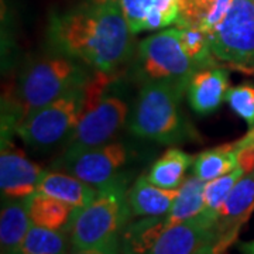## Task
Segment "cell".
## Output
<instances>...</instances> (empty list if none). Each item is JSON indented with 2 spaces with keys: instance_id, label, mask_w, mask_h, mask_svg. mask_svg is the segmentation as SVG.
I'll use <instances>...</instances> for the list:
<instances>
[{
  "instance_id": "1f68e13d",
  "label": "cell",
  "mask_w": 254,
  "mask_h": 254,
  "mask_svg": "<svg viewBox=\"0 0 254 254\" xmlns=\"http://www.w3.org/2000/svg\"><path fill=\"white\" fill-rule=\"evenodd\" d=\"M253 1H254V0H253Z\"/></svg>"
},
{
  "instance_id": "2e32d148",
  "label": "cell",
  "mask_w": 254,
  "mask_h": 254,
  "mask_svg": "<svg viewBox=\"0 0 254 254\" xmlns=\"http://www.w3.org/2000/svg\"><path fill=\"white\" fill-rule=\"evenodd\" d=\"M33 222L28 215L26 199H6L0 215L1 254H20L24 237Z\"/></svg>"
},
{
  "instance_id": "7c38bea8",
  "label": "cell",
  "mask_w": 254,
  "mask_h": 254,
  "mask_svg": "<svg viewBox=\"0 0 254 254\" xmlns=\"http://www.w3.org/2000/svg\"><path fill=\"white\" fill-rule=\"evenodd\" d=\"M46 173L31 161L23 150L11 144L10 138L1 140L0 154V188L3 199H26L37 190Z\"/></svg>"
},
{
  "instance_id": "3957f363",
  "label": "cell",
  "mask_w": 254,
  "mask_h": 254,
  "mask_svg": "<svg viewBox=\"0 0 254 254\" xmlns=\"http://www.w3.org/2000/svg\"><path fill=\"white\" fill-rule=\"evenodd\" d=\"M182 96L184 92L171 83L144 82L130 116V131L161 144H177L195 137L181 110Z\"/></svg>"
},
{
  "instance_id": "4316f807",
  "label": "cell",
  "mask_w": 254,
  "mask_h": 254,
  "mask_svg": "<svg viewBox=\"0 0 254 254\" xmlns=\"http://www.w3.org/2000/svg\"><path fill=\"white\" fill-rule=\"evenodd\" d=\"M119 4L131 33L143 31L145 18L154 7V0H120Z\"/></svg>"
},
{
  "instance_id": "484cf974",
  "label": "cell",
  "mask_w": 254,
  "mask_h": 254,
  "mask_svg": "<svg viewBox=\"0 0 254 254\" xmlns=\"http://www.w3.org/2000/svg\"><path fill=\"white\" fill-rule=\"evenodd\" d=\"M226 102L239 118L246 120L250 128H254V86L252 83L229 88Z\"/></svg>"
},
{
  "instance_id": "5bb4252c",
  "label": "cell",
  "mask_w": 254,
  "mask_h": 254,
  "mask_svg": "<svg viewBox=\"0 0 254 254\" xmlns=\"http://www.w3.org/2000/svg\"><path fill=\"white\" fill-rule=\"evenodd\" d=\"M37 192L46 193L55 199L63 200L72 208L79 209L89 205L98 196L99 190L73 177L72 174L46 171L37 185Z\"/></svg>"
},
{
  "instance_id": "9a60e30c",
  "label": "cell",
  "mask_w": 254,
  "mask_h": 254,
  "mask_svg": "<svg viewBox=\"0 0 254 254\" xmlns=\"http://www.w3.org/2000/svg\"><path fill=\"white\" fill-rule=\"evenodd\" d=\"M178 190H163L141 175L127 190L133 216H165L173 208Z\"/></svg>"
},
{
  "instance_id": "ac0fdd59",
  "label": "cell",
  "mask_w": 254,
  "mask_h": 254,
  "mask_svg": "<svg viewBox=\"0 0 254 254\" xmlns=\"http://www.w3.org/2000/svg\"><path fill=\"white\" fill-rule=\"evenodd\" d=\"M26 203L33 225L53 230H66L75 210L63 200L37 190L26 198Z\"/></svg>"
},
{
  "instance_id": "9c48e42d",
  "label": "cell",
  "mask_w": 254,
  "mask_h": 254,
  "mask_svg": "<svg viewBox=\"0 0 254 254\" xmlns=\"http://www.w3.org/2000/svg\"><path fill=\"white\" fill-rule=\"evenodd\" d=\"M128 118V105L119 96L103 95L83 108L81 119L73 128L65 151L86 150L110 143L125 126Z\"/></svg>"
},
{
  "instance_id": "603a6c76",
  "label": "cell",
  "mask_w": 254,
  "mask_h": 254,
  "mask_svg": "<svg viewBox=\"0 0 254 254\" xmlns=\"http://www.w3.org/2000/svg\"><path fill=\"white\" fill-rule=\"evenodd\" d=\"M177 28L180 31L182 48L196 71L216 66V57L212 51L210 37L206 31L190 24H181Z\"/></svg>"
},
{
  "instance_id": "7a4b0ae2",
  "label": "cell",
  "mask_w": 254,
  "mask_h": 254,
  "mask_svg": "<svg viewBox=\"0 0 254 254\" xmlns=\"http://www.w3.org/2000/svg\"><path fill=\"white\" fill-rule=\"evenodd\" d=\"M79 63L60 53L28 64L20 75L14 99L3 105L1 138H10V133L31 113L86 85L91 76Z\"/></svg>"
},
{
  "instance_id": "ba28073f",
  "label": "cell",
  "mask_w": 254,
  "mask_h": 254,
  "mask_svg": "<svg viewBox=\"0 0 254 254\" xmlns=\"http://www.w3.org/2000/svg\"><path fill=\"white\" fill-rule=\"evenodd\" d=\"M126 163V147L122 143H108L86 150L64 151L57 164L99 190L127 181V177L122 173Z\"/></svg>"
},
{
  "instance_id": "f546056e",
  "label": "cell",
  "mask_w": 254,
  "mask_h": 254,
  "mask_svg": "<svg viewBox=\"0 0 254 254\" xmlns=\"http://www.w3.org/2000/svg\"><path fill=\"white\" fill-rule=\"evenodd\" d=\"M242 254H254V240L252 242H247V243H242L239 246Z\"/></svg>"
},
{
  "instance_id": "cb8c5ba5",
  "label": "cell",
  "mask_w": 254,
  "mask_h": 254,
  "mask_svg": "<svg viewBox=\"0 0 254 254\" xmlns=\"http://www.w3.org/2000/svg\"><path fill=\"white\" fill-rule=\"evenodd\" d=\"M66 230H53L41 226L30 227L20 254H66Z\"/></svg>"
},
{
  "instance_id": "e0dca14e",
  "label": "cell",
  "mask_w": 254,
  "mask_h": 254,
  "mask_svg": "<svg viewBox=\"0 0 254 254\" xmlns=\"http://www.w3.org/2000/svg\"><path fill=\"white\" fill-rule=\"evenodd\" d=\"M168 227L165 216H143L128 222L120 235L119 249L122 254H148L158 237Z\"/></svg>"
},
{
  "instance_id": "4fadbf2b",
  "label": "cell",
  "mask_w": 254,
  "mask_h": 254,
  "mask_svg": "<svg viewBox=\"0 0 254 254\" xmlns=\"http://www.w3.org/2000/svg\"><path fill=\"white\" fill-rule=\"evenodd\" d=\"M229 91V72L225 68L212 66L198 69L190 78L187 95L192 110L198 115H209L218 110Z\"/></svg>"
},
{
  "instance_id": "52a82bcc",
  "label": "cell",
  "mask_w": 254,
  "mask_h": 254,
  "mask_svg": "<svg viewBox=\"0 0 254 254\" xmlns=\"http://www.w3.org/2000/svg\"><path fill=\"white\" fill-rule=\"evenodd\" d=\"M209 37L216 60L240 71H254L253 0H233L225 18Z\"/></svg>"
},
{
  "instance_id": "5b68a950",
  "label": "cell",
  "mask_w": 254,
  "mask_h": 254,
  "mask_svg": "<svg viewBox=\"0 0 254 254\" xmlns=\"http://www.w3.org/2000/svg\"><path fill=\"white\" fill-rule=\"evenodd\" d=\"M86 85L31 113L16 127L14 133L24 144L36 151L53 150L65 141L68 143L83 113Z\"/></svg>"
},
{
  "instance_id": "8fae6325",
  "label": "cell",
  "mask_w": 254,
  "mask_h": 254,
  "mask_svg": "<svg viewBox=\"0 0 254 254\" xmlns=\"http://www.w3.org/2000/svg\"><path fill=\"white\" fill-rule=\"evenodd\" d=\"M254 210V170L246 173L222 205L216 218L215 254H225L236 242L242 226Z\"/></svg>"
},
{
  "instance_id": "d4e9b609",
  "label": "cell",
  "mask_w": 254,
  "mask_h": 254,
  "mask_svg": "<svg viewBox=\"0 0 254 254\" xmlns=\"http://www.w3.org/2000/svg\"><path fill=\"white\" fill-rule=\"evenodd\" d=\"M246 171L239 165L233 171L225 174L219 178L206 182L205 187V209L203 213H206L212 218H218V213L222 205L229 196V193L235 188L237 181L243 177Z\"/></svg>"
},
{
  "instance_id": "ffe728a7",
  "label": "cell",
  "mask_w": 254,
  "mask_h": 254,
  "mask_svg": "<svg viewBox=\"0 0 254 254\" xmlns=\"http://www.w3.org/2000/svg\"><path fill=\"white\" fill-rule=\"evenodd\" d=\"M193 163V157L180 148H170L155 161L147 174V180L163 190H180L187 170Z\"/></svg>"
},
{
  "instance_id": "d6986e66",
  "label": "cell",
  "mask_w": 254,
  "mask_h": 254,
  "mask_svg": "<svg viewBox=\"0 0 254 254\" xmlns=\"http://www.w3.org/2000/svg\"><path fill=\"white\" fill-rule=\"evenodd\" d=\"M233 0H180L177 26L190 24L210 34L225 18Z\"/></svg>"
},
{
  "instance_id": "277c9868",
  "label": "cell",
  "mask_w": 254,
  "mask_h": 254,
  "mask_svg": "<svg viewBox=\"0 0 254 254\" xmlns=\"http://www.w3.org/2000/svg\"><path fill=\"white\" fill-rule=\"evenodd\" d=\"M131 215L127 181L99 190L89 205L73 210L66 227L71 246L73 249H119L120 235Z\"/></svg>"
},
{
  "instance_id": "f1b7e54d",
  "label": "cell",
  "mask_w": 254,
  "mask_h": 254,
  "mask_svg": "<svg viewBox=\"0 0 254 254\" xmlns=\"http://www.w3.org/2000/svg\"><path fill=\"white\" fill-rule=\"evenodd\" d=\"M71 254H122L119 249H109V247H95V249H75Z\"/></svg>"
},
{
  "instance_id": "30bf717a",
  "label": "cell",
  "mask_w": 254,
  "mask_h": 254,
  "mask_svg": "<svg viewBox=\"0 0 254 254\" xmlns=\"http://www.w3.org/2000/svg\"><path fill=\"white\" fill-rule=\"evenodd\" d=\"M216 219L206 213L168 226L148 254H215Z\"/></svg>"
},
{
  "instance_id": "44dd1931",
  "label": "cell",
  "mask_w": 254,
  "mask_h": 254,
  "mask_svg": "<svg viewBox=\"0 0 254 254\" xmlns=\"http://www.w3.org/2000/svg\"><path fill=\"white\" fill-rule=\"evenodd\" d=\"M236 167H239V163L235 141L209 148L193 157L192 171L193 175L199 177L205 182H209L233 171Z\"/></svg>"
},
{
  "instance_id": "4dcf8cb0",
  "label": "cell",
  "mask_w": 254,
  "mask_h": 254,
  "mask_svg": "<svg viewBox=\"0 0 254 254\" xmlns=\"http://www.w3.org/2000/svg\"><path fill=\"white\" fill-rule=\"evenodd\" d=\"M93 3H98V4H119L120 0H91Z\"/></svg>"
},
{
  "instance_id": "7402d4cb",
  "label": "cell",
  "mask_w": 254,
  "mask_h": 254,
  "mask_svg": "<svg viewBox=\"0 0 254 254\" xmlns=\"http://www.w3.org/2000/svg\"><path fill=\"white\" fill-rule=\"evenodd\" d=\"M205 187L206 182L196 175L188 177L178 190L173 208L167 215L168 226L195 218L205 209Z\"/></svg>"
},
{
  "instance_id": "8992f818",
  "label": "cell",
  "mask_w": 254,
  "mask_h": 254,
  "mask_svg": "<svg viewBox=\"0 0 254 254\" xmlns=\"http://www.w3.org/2000/svg\"><path fill=\"white\" fill-rule=\"evenodd\" d=\"M136 71L144 82H165L187 93L196 72L184 51L178 28L164 30L144 38L137 47Z\"/></svg>"
},
{
  "instance_id": "6da1fadb",
  "label": "cell",
  "mask_w": 254,
  "mask_h": 254,
  "mask_svg": "<svg viewBox=\"0 0 254 254\" xmlns=\"http://www.w3.org/2000/svg\"><path fill=\"white\" fill-rule=\"evenodd\" d=\"M50 40L57 53L72 57L98 72H116L134 51L133 33L120 4L89 1L55 14Z\"/></svg>"
},
{
  "instance_id": "83f0119b",
  "label": "cell",
  "mask_w": 254,
  "mask_h": 254,
  "mask_svg": "<svg viewBox=\"0 0 254 254\" xmlns=\"http://www.w3.org/2000/svg\"><path fill=\"white\" fill-rule=\"evenodd\" d=\"M236 147L237 163L246 173H250L254 170V128H250L246 136L237 140Z\"/></svg>"
}]
</instances>
